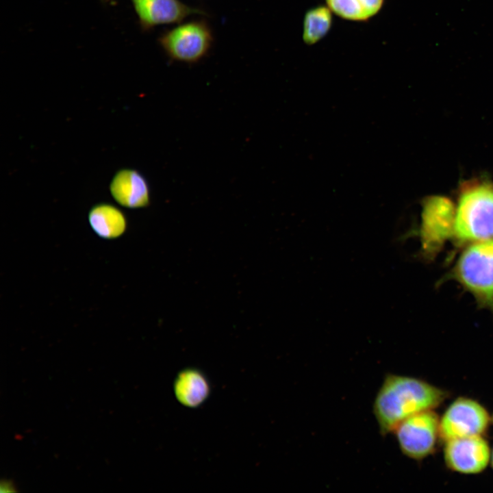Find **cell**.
Listing matches in <instances>:
<instances>
[{
    "label": "cell",
    "mask_w": 493,
    "mask_h": 493,
    "mask_svg": "<svg viewBox=\"0 0 493 493\" xmlns=\"http://www.w3.org/2000/svg\"><path fill=\"white\" fill-rule=\"evenodd\" d=\"M331 11L328 6L321 5L306 12L303 31V39L306 44H315L327 34L332 22Z\"/></svg>",
    "instance_id": "5bb4252c"
},
{
    "label": "cell",
    "mask_w": 493,
    "mask_h": 493,
    "mask_svg": "<svg viewBox=\"0 0 493 493\" xmlns=\"http://www.w3.org/2000/svg\"><path fill=\"white\" fill-rule=\"evenodd\" d=\"M456 205L448 198L433 195L422 203L420 240L424 253L432 257L454 237Z\"/></svg>",
    "instance_id": "8992f818"
},
{
    "label": "cell",
    "mask_w": 493,
    "mask_h": 493,
    "mask_svg": "<svg viewBox=\"0 0 493 493\" xmlns=\"http://www.w3.org/2000/svg\"><path fill=\"white\" fill-rule=\"evenodd\" d=\"M440 418L433 409L412 415L394 429L398 445L402 453L416 460H422L435 449L439 437Z\"/></svg>",
    "instance_id": "5b68a950"
},
{
    "label": "cell",
    "mask_w": 493,
    "mask_h": 493,
    "mask_svg": "<svg viewBox=\"0 0 493 493\" xmlns=\"http://www.w3.org/2000/svg\"><path fill=\"white\" fill-rule=\"evenodd\" d=\"M490 463H491L492 468L493 469V450L491 452Z\"/></svg>",
    "instance_id": "2e32d148"
},
{
    "label": "cell",
    "mask_w": 493,
    "mask_h": 493,
    "mask_svg": "<svg viewBox=\"0 0 493 493\" xmlns=\"http://www.w3.org/2000/svg\"><path fill=\"white\" fill-rule=\"evenodd\" d=\"M214 41L212 30L203 19L181 23L162 33L158 42L173 61L194 64L204 58Z\"/></svg>",
    "instance_id": "277c9868"
},
{
    "label": "cell",
    "mask_w": 493,
    "mask_h": 493,
    "mask_svg": "<svg viewBox=\"0 0 493 493\" xmlns=\"http://www.w3.org/2000/svg\"><path fill=\"white\" fill-rule=\"evenodd\" d=\"M144 31L166 24L178 23L191 15H205V11L179 0H130Z\"/></svg>",
    "instance_id": "9c48e42d"
},
{
    "label": "cell",
    "mask_w": 493,
    "mask_h": 493,
    "mask_svg": "<svg viewBox=\"0 0 493 493\" xmlns=\"http://www.w3.org/2000/svg\"><path fill=\"white\" fill-rule=\"evenodd\" d=\"M448 394L446 390L416 377L386 374L372 404L380 434L385 436L407 418L435 409Z\"/></svg>",
    "instance_id": "6da1fadb"
},
{
    "label": "cell",
    "mask_w": 493,
    "mask_h": 493,
    "mask_svg": "<svg viewBox=\"0 0 493 493\" xmlns=\"http://www.w3.org/2000/svg\"><path fill=\"white\" fill-rule=\"evenodd\" d=\"M173 390L177 400L184 406L201 405L210 394V385L205 375L196 368H186L176 377Z\"/></svg>",
    "instance_id": "8fae6325"
},
{
    "label": "cell",
    "mask_w": 493,
    "mask_h": 493,
    "mask_svg": "<svg viewBox=\"0 0 493 493\" xmlns=\"http://www.w3.org/2000/svg\"><path fill=\"white\" fill-rule=\"evenodd\" d=\"M491 422L493 423V414H492V416H491Z\"/></svg>",
    "instance_id": "e0dca14e"
},
{
    "label": "cell",
    "mask_w": 493,
    "mask_h": 493,
    "mask_svg": "<svg viewBox=\"0 0 493 493\" xmlns=\"http://www.w3.org/2000/svg\"><path fill=\"white\" fill-rule=\"evenodd\" d=\"M448 278L470 292L479 307L493 311V238L467 244Z\"/></svg>",
    "instance_id": "3957f363"
},
{
    "label": "cell",
    "mask_w": 493,
    "mask_h": 493,
    "mask_svg": "<svg viewBox=\"0 0 493 493\" xmlns=\"http://www.w3.org/2000/svg\"><path fill=\"white\" fill-rule=\"evenodd\" d=\"M454 238L460 244L493 238V181L475 179L460 185Z\"/></svg>",
    "instance_id": "7a4b0ae2"
},
{
    "label": "cell",
    "mask_w": 493,
    "mask_h": 493,
    "mask_svg": "<svg viewBox=\"0 0 493 493\" xmlns=\"http://www.w3.org/2000/svg\"><path fill=\"white\" fill-rule=\"evenodd\" d=\"M1 492H16V487L14 483L10 479H4L0 483Z\"/></svg>",
    "instance_id": "9a60e30c"
},
{
    "label": "cell",
    "mask_w": 493,
    "mask_h": 493,
    "mask_svg": "<svg viewBox=\"0 0 493 493\" xmlns=\"http://www.w3.org/2000/svg\"><path fill=\"white\" fill-rule=\"evenodd\" d=\"M110 190L114 199L122 206L140 208L149 203V189L144 177L137 170L121 169L112 178Z\"/></svg>",
    "instance_id": "30bf717a"
},
{
    "label": "cell",
    "mask_w": 493,
    "mask_h": 493,
    "mask_svg": "<svg viewBox=\"0 0 493 493\" xmlns=\"http://www.w3.org/2000/svg\"><path fill=\"white\" fill-rule=\"evenodd\" d=\"M327 6L338 16L351 21H366L381 8L383 0H326Z\"/></svg>",
    "instance_id": "4fadbf2b"
},
{
    "label": "cell",
    "mask_w": 493,
    "mask_h": 493,
    "mask_svg": "<svg viewBox=\"0 0 493 493\" xmlns=\"http://www.w3.org/2000/svg\"><path fill=\"white\" fill-rule=\"evenodd\" d=\"M491 416L478 401L459 397L453 401L440 418L439 437L448 440L483 435L489 427Z\"/></svg>",
    "instance_id": "52a82bcc"
},
{
    "label": "cell",
    "mask_w": 493,
    "mask_h": 493,
    "mask_svg": "<svg viewBox=\"0 0 493 493\" xmlns=\"http://www.w3.org/2000/svg\"><path fill=\"white\" fill-rule=\"evenodd\" d=\"M491 458V451L483 435L455 438L444 442V459L447 468L456 472H482Z\"/></svg>",
    "instance_id": "ba28073f"
},
{
    "label": "cell",
    "mask_w": 493,
    "mask_h": 493,
    "mask_svg": "<svg viewBox=\"0 0 493 493\" xmlns=\"http://www.w3.org/2000/svg\"><path fill=\"white\" fill-rule=\"evenodd\" d=\"M88 220L94 231L106 239L119 237L127 226L123 212L108 203H99L92 207L89 212Z\"/></svg>",
    "instance_id": "7c38bea8"
}]
</instances>
